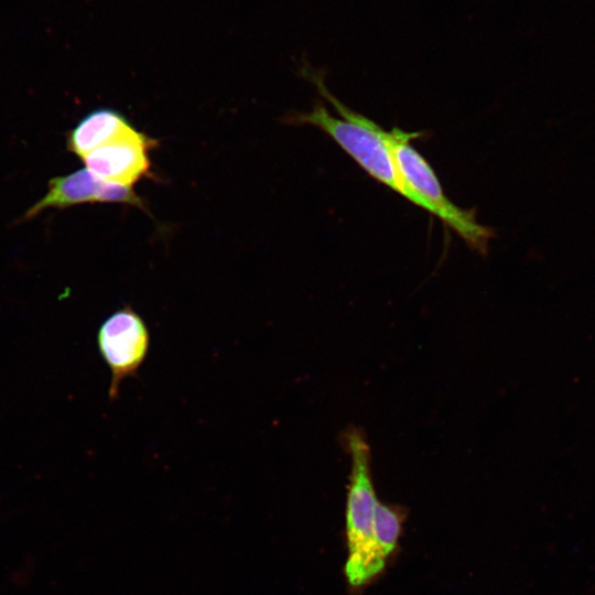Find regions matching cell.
Listing matches in <instances>:
<instances>
[{"mask_svg": "<svg viewBox=\"0 0 595 595\" xmlns=\"http://www.w3.org/2000/svg\"><path fill=\"white\" fill-rule=\"evenodd\" d=\"M315 83L321 94L344 119L334 117L322 101H315L311 111L291 115L286 121L291 125H311L323 130L370 176L428 212L425 203L398 175L390 150L381 136V127L346 107L321 82Z\"/></svg>", "mask_w": 595, "mask_h": 595, "instance_id": "obj_1", "label": "cell"}, {"mask_svg": "<svg viewBox=\"0 0 595 595\" xmlns=\"http://www.w3.org/2000/svg\"><path fill=\"white\" fill-rule=\"evenodd\" d=\"M393 159L398 175L408 188L428 206V212L451 227L474 250L486 253L491 230L480 225L472 210L452 203L429 162L411 145L422 132H408L399 128L387 131L381 128Z\"/></svg>", "mask_w": 595, "mask_h": 595, "instance_id": "obj_2", "label": "cell"}, {"mask_svg": "<svg viewBox=\"0 0 595 595\" xmlns=\"http://www.w3.org/2000/svg\"><path fill=\"white\" fill-rule=\"evenodd\" d=\"M342 440L351 458L346 504L347 573L359 563L372 539L378 500L371 478L370 447L364 433L359 429L350 428L343 433Z\"/></svg>", "mask_w": 595, "mask_h": 595, "instance_id": "obj_3", "label": "cell"}, {"mask_svg": "<svg viewBox=\"0 0 595 595\" xmlns=\"http://www.w3.org/2000/svg\"><path fill=\"white\" fill-rule=\"evenodd\" d=\"M97 345L111 375L108 397L116 400L121 382L138 372L148 355L149 329L142 317L128 305L101 323Z\"/></svg>", "mask_w": 595, "mask_h": 595, "instance_id": "obj_4", "label": "cell"}, {"mask_svg": "<svg viewBox=\"0 0 595 595\" xmlns=\"http://www.w3.org/2000/svg\"><path fill=\"white\" fill-rule=\"evenodd\" d=\"M158 145L159 140L132 125L82 161L98 178L133 187L143 178L156 180L150 152Z\"/></svg>", "mask_w": 595, "mask_h": 595, "instance_id": "obj_5", "label": "cell"}, {"mask_svg": "<svg viewBox=\"0 0 595 595\" xmlns=\"http://www.w3.org/2000/svg\"><path fill=\"white\" fill-rule=\"evenodd\" d=\"M86 203L125 204L151 215L145 202L132 186L102 181L84 167L51 178L45 195L26 210L19 223L36 217L48 208L65 209Z\"/></svg>", "mask_w": 595, "mask_h": 595, "instance_id": "obj_6", "label": "cell"}, {"mask_svg": "<svg viewBox=\"0 0 595 595\" xmlns=\"http://www.w3.org/2000/svg\"><path fill=\"white\" fill-rule=\"evenodd\" d=\"M404 519L400 507L377 502L372 539L356 567L345 573L351 586H361L378 575L397 547Z\"/></svg>", "mask_w": 595, "mask_h": 595, "instance_id": "obj_7", "label": "cell"}, {"mask_svg": "<svg viewBox=\"0 0 595 595\" xmlns=\"http://www.w3.org/2000/svg\"><path fill=\"white\" fill-rule=\"evenodd\" d=\"M130 126L132 123L128 118L116 109H95L83 117L68 132L67 149L83 159L91 151L116 138Z\"/></svg>", "mask_w": 595, "mask_h": 595, "instance_id": "obj_8", "label": "cell"}]
</instances>
